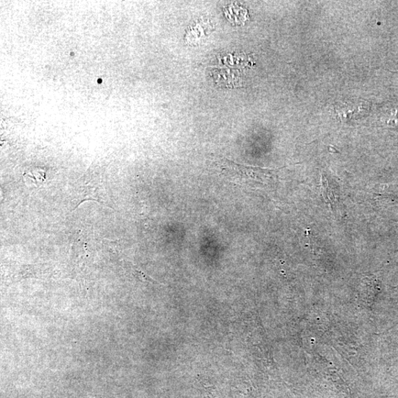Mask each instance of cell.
I'll return each mask as SVG.
<instances>
[{"label":"cell","mask_w":398,"mask_h":398,"mask_svg":"<svg viewBox=\"0 0 398 398\" xmlns=\"http://www.w3.org/2000/svg\"><path fill=\"white\" fill-rule=\"evenodd\" d=\"M224 163L226 169L236 172V176L240 179V182L245 181L247 183L252 182L263 184H269L274 181L276 173L279 171V169H262L242 165L228 160H225Z\"/></svg>","instance_id":"1"},{"label":"cell","mask_w":398,"mask_h":398,"mask_svg":"<svg viewBox=\"0 0 398 398\" xmlns=\"http://www.w3.org/2000/svg\"><path fill=\"white\" fill-rule=\"evenodd\" d=\"M322 190L325 201L329 204L330 207L333 209L337 206V198L334 191L331 189L329 182L324 175L322 176Z\"/></svg>","instance_id":"2"}]
</instances>
